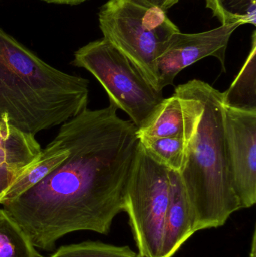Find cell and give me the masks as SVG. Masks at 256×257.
Wrapping results in <instances>:
<instances>
[{
  "instance_id": "cell-1",
  "label": "cell",
  "mask_w": 256,
  "mask_h": 257,
  "mask_svg": "<svg viewBox=\"0 0 256 257\" xmlns=\"http://www.w3.org/2000/svg\"><path fill=\"white\" fill-rule=\"evenodd\" d=\"M112 103L84 109L61 125L57 139L69 155L34 187L1 204L36 248L52 251L77 231L108 235L125 210L139 147L137 127Z\"/></svg>"
},
{
  "instance_id": "cell-2",
  "label": "cell",
  "mask_w": 256,
  "mask_h": 257,
  "mask_svg": "<svg viewBox=\"0 0 256 257\" xmlns=\"http://www.w3.org/2000/svg\"><path fill=\"white\" fill-rule=\"evenodd\" d=\"M174 93L184 114L186 159L179 174L193 212L194 230L220 227L241 209L227 154L222 93L194 79Z\"/></svg>"
},
{
  "instance_id": "cell-3",
  "label": "cell",
  "mask_w": 256,
  "mask_h": 257,
  "mask_svg": "<svg viewBox=\"0 0 256 257\" xmlns=\"http://www.w3.org/2000/svg\"><path fill=\"white\" fill-rule=\"evenodd\" d=\"M89 84L45 63L0 28V121L34 136L60 126L87 108Z\"/></svg>"
},
{
  "instance_id": "cell-4",
  "label": "cell",
  "mask_w": 256,
  "mask_h": 257,
  "mask_svg": "<svg viewBox=\"0 0 256 257\" xmlns=\"http://www.w3.org/2000/svg\"><path fill=\"white\" fill-rule=\"evenodd\" d=\"M99 27L109 41L158 91L157 60L178 27L166 11L135 0H108L99 12Z\"/></svg>"
},
{
  "instance_id": "cell-5",
  "label": "cell",
  "mask_w": 256,
  "mask_h": 257,
  "mask_svg": "<svg viewBox=\"0 0 256 257\" xmlns=\"http://www.w3.org/2000/svg\"><path fill=\"white\" fill-rule=\"evenodd\" d=\"M72 64L90 72L105 89L110 103L126 112L137 128L147 123L165 99L105 38L75 51Z\"/></svg>"
},
{
  "instance_id": "cell-6",
  "label": "cell",
  "mask_w": 256,
  "mask_h": 257,
  "mask_svg": "<svg viewBox=\"0 0 256 257\" xmlns=\"http://www.w3.org/2000/svg\"><path fill=\"white\" fill-rule=\"evenodd\" d=\"M169 193V170L153 160L139 142L124 211L140 256L160 257Z\"/></svg>"
},
{
  "instance_id": "cell-7",
  "label": "cell",
  "mask_w": 256,
  "mask_h": 257,
  "mask_svg": "<svg viewBox=\"0 0 256 257\" xmlns=\"http://www.w3.org/2000/svg\"><path fill=\"white\" fill-rule=\"evenodd\" d=\"M224 127L233 187L242 208L256 202V111L224 105Z\"/></svg>"
},
{
  "instance_id": "cell-8",
  "label": "cell",
  "mask_w": 256,
  "mask_h": 257,
  "mask_svg": "<svg viewBox=\"0 0 256 257\" xmlns=\"http://www.w3.org/2000/svg\"><path fill=\"white\" fill-rule=\"evenodd\" d=\"M242 24L234 23L198 33H182L171 36L157 60L159 89L173 85L177 75L188 66L207 57L219 60L224 72L225 54L230 38Z\"/></svg>"
},
{
  "instance_id": "cell-9",
  "label": "cell",
  "mask_w": 256,
  "mask_h": 257,
  "mask_svg": "<svg viewBox=\"0 0 256 257\" xmlns=\"http://www.w3.org/2000/svg\"><path fill=\"white\" fill-rule=\"evenodd\" d=\"M170 193L160 257H172L195 233L190 202L180 174L169 170Z\"/></svg>"
},
{
  "instance_id": "cell-10",
  "label": "cell",
  "mask_w": 256,
  "mask_h": 257,
  "mask_svg": "<svg viewBox=\"0 0 256 257\" xmlns=\"http://www.w3.org/2000/svg\"><path fill=\"white\" fill-rule=\"evenodd\" d=\"M68 155L69 151L67 148L54 139L47 145L46 148L42 150L40 157L36 163L25 169L12 183L0 199V205L16 199L20 195L34 187L63 162Z\"/></svg>"
},
{
  "instance_id": "cell-11",
  "label": "cell",
  "mask_w": 256,
  "mask_h": 257,
  "mask_svg": "<svg viewBox=\"0 0 256 257\" xmlns=\"http://www.w3.org/2000/svg\"><path fill=\"white\" fill-rule=\"evenodd\" d=\"M184 114L180 98L174 93L164 99L144 126L137 128L140 142L160 138L184 137Z\"/></svg>"
},
{
  "instance_id": "cell-12",
  "label": "cell",
  "mask_w": 256,
  "mask_h": 257,
  "mask_svg": "<svg viewBox=\"0 0 256 257\" xmlns=\"http://www.w3.org/2000/svg\"><path fill=\"white\" fill-rule=\"evenodd\" d=\"M225 106L245 111H256V35L243 67L226 91L222 93Z\"/></svg>"
},
{
  "instance_id": "cell-13",
  "label": "cell",
  "mask_w": 256,
  "mask_h": 257,
  "mask_svg": "<svg viewBox=\"0 0 256 257\" xmlns=\"http://www.w3.org/2000/svg\"><path fill=\"white\" fill-rule=\"evenodd\" d=\"M0 257H42L15 220L0 209Z\"/></svg>"
},
{
  "instance_id": "cell-14",
  "label": "cell",
  "mask_w": 256,
  "mask_h": 257,
  "mask_svg": "<svg viewBox=\"0 0 256 257\" xmlns=\"http://www.w3.org/2000/svg\"><path fill=\"white\" fill-rule=\"evenodd\" d=\"M140 142V141H139ZM147 154L168 170L180 173L186 159L184 137H166L140 142Z\"/></svg>"
},
{
  "instance_id": "cell-15",
  "label": "cell",
  "mask_w": 256,
  "mask_h": 257,
  "mask_svg": "<svg viewBox=\"0 0 256 257\" xmlns=\"http://www.w3.org/2000/svg\"><path fill=\"white\" fill-rule=\"evenodd\" d=\"M210 9L222 25L234 23L256 24V0H205Z\"/></svg>"
},
{
  "instance_id": "cell-16",
  "label": "cell",
  "mask_w": 256,
  "mask_h": 257,
  "mask_svg": "<svg viewBox=\"0 0 256 257\" xmlns=\"http://www.w3.org/2000/svg\"><path fill=\"white\" fill-rule=\"evenodd\" d=\"M48 257H138L128 246H115L99 241H85L63 246Z\"/></svg>"
},
{
  "instance_id": "cell-17",
  "label": "cell",
  "mask_w": 256,
  "mask_h": 257,
  "mask_svg": "<svg viewBox=\"0 0 256 257\" xmlns=\"http://www.w3.org/2000/svg\"><path fill=\"white\" fill-rule=\"evenodd\" d=\"M24 170H14L8 168L0 169V199L4 196L8 189Z\"/></svg>"
},
{
  "instance_id": "cell-18",
  "label": "cell",
  "mask_w": 256,
  "mask_h": 257,
  "mask_svg": "<svg viewBox=\"0 0 256 257\" xmlns=\"http://www.w3.org/2000/svg\"><path fill=\"white\" fill-rule=\"evenodd\" d=\"M146 6H155L166 11L177 4L180 0H135Z\"/></svg>"
},
{
  "instance_id": "cell-19",
  "label": "cell",
  "mask_w": 256,
  "mask_h": 257,
  "mask_svg": "<svg viewBox=\"0 0 256 257\" xmlns=\"http://www.w3.org/2000/svg\"><path fill=\"white\" fill-rule=\"evenodd\" d=\"M18 131H19V130L14 128L9 123L0 121V144L6 142Z\"/></svg>"
},
{
  "instance_id": "cell-20",
  "label": "cell",
  "mask_w": 256,
  "mask_h": 257,
  "mask_svg": "<svg viewBox=\"0 0 256 257\" xmlns=\"http://www.w3.org/2000/svg\"><path fill=\"white\" fill-rule=\"evenodd\" d=\"M48 3H54V4L69 5V6H77L81 4L87 0H42Z\"/></svg>"
},
{
  "instance_id": "cell-21",
  "label": "cell",
  "mask_w": 256,
  "mask_h": 257,
  "mask_svg": "<svg viewBox=\"0 0 256 257\" xmlns=\"http://www.w3.org/2000/svg\"><path fill=\"white\" fill-rule=\"evenodd\" d=\"M249 257H256V232L254 230L252 235V244H251V250Z\"/></svg>"
},
{
  "instance_id": "cell-22",
  "label": "cell",
  "mask_w": 256,
  "mask_h": 257,
  "mask_svg": "<svg viewBox=\"0 0 256 257\" xmlns=\"http://www.w3.org/2000/svg\"><path fill=\"white\" fill-rule=\"evenodd\" d=\"M138 257H143V256H140V255L138 254Z\"/></svg>"
}]
</instances>
